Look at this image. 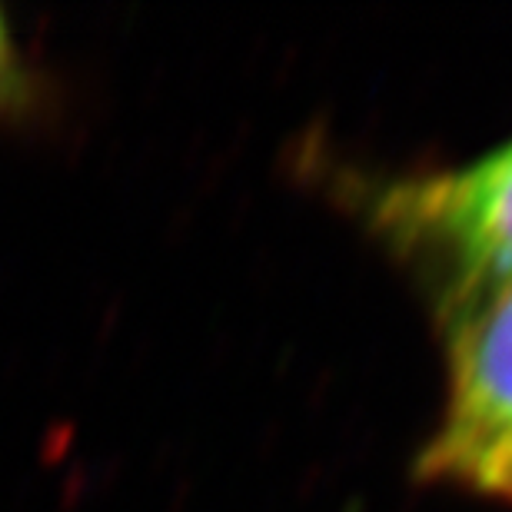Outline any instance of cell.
<instances>
[{"mask_svg": "<svg viewBox=\"0 0 512 512\" xmlns=\"http://www.w3.org/2000/svg\"><path fill=\"white\" fill-rule=\"evenodd\" d=\"M449 313L446 416L419 456V476L512 506V280Z\"/></svg>", "mask_w": 512, "mask_h": 512, "instance_id": "1", "label": "cell"}, {"mask_svg": "<svg viewBox=\"0 0 512 512\" xmlns=\"http://www.w3.org/2000/svg\"><path fill=\"white\" fill-rule=\"evenodd\" d=\"M376 223L443 283L449 306L512 280V143L463 170L386 187Z\"/></svg>", "mask_w": 512, "mask_h": 512, "instance_id": "2", "label": "cell"}, {"mask_svg": "<svg viewBox=\"0 0 512 512\" xmlns=\"http://www.w3.org/2000/svg\"><path fill=\"white\" fill-rule=\"evenodd\" d=\"M4 67H7V30L0 24V77H4Z\"/></svg>", "mask_w": 512, "mask_h": 512, "instance_id": "3", "label": "cell"}]
</instances>
